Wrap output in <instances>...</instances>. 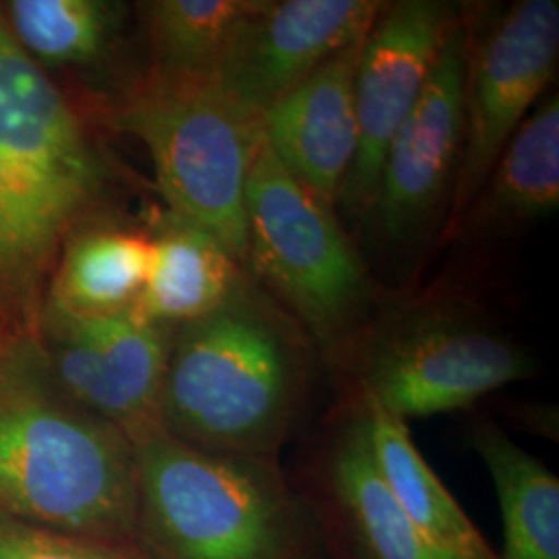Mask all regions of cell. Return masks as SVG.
Wrapping results in <instances>:
<instances>
[{
  "label": "cell",
  "mask_w": 559,
  "mask_h": 559,
  "mask_svg": "<svg viewBox=\"0 0 559 559\" xmlns=\"http://www.w3.org/2000/svg\"><path fill=\"white\" fill-rule=\"evenodd\" d=\"M330 365L344 392L404 423L471 408L537 376V359L516 340L456 309H429L359 334Z\"/></svg>",
  "instance_id": "7"
},
{
  "label": "cell",
  "mask_w": 559,
  "mask_h": 559,
  "mask_svg": "<svg viewBox=\"0 0 559 559\" xmlns=\"http://www.w3.org/2000/svg\"><path fill=\"white\" fill-rule=\"evenodd\" d=\"M558 57L556 0L514 2L480 41L471 40L468 32L464 138L445 233L475 200L501 150L556 78Z\"/></svg>",
  "instance_id": "8"
},
{
  "label": "cell",
  "mask_w": 559,
  "mask_h": 559,
  "mask_svg": "<svg viewBox=\"0 0 559 559\" xmlns=\"http://www.w3.org/2000/svg\"><path fill=\"white\" fill-rule=\"evenodd\" d=\"M120 9L106 0H9L0 4L11 36L46 73L102 59L117 34Z\"/></svg>",
  "instance_id": "21"
},
{
  "label": "cell",
  "mask_w": 559,
  "mask_h": 559,
  "mask_svg": "<svg viewBox=\"0 0 559 559\" xmlns=\"http://www.w3.org/2000/svg\"><path fill=\"white\" fill-rule=\"evenodd\" d=\"M263 133V131H261ZM247 272L302 323L325 359L359 336L369 276L330 203L295 179L261 138L245 185Z\"/></svg>",
  "instance_id": "6"
},
{
  "label": "cell",
  "mask_w": 559,
  "mask_h": 559,
  "mask_svg": "<svg viewBox=\"0 0 559 559\" xmlns=\"http://www.w3.org/2000/svg\"><path fill=\"white\" fill-rule=\"evenodd\" d=\"M380 0H258L214 75L222 92L261 119L325 60L362 40Z\"/></svg>",
  "instance_id": "13"
},
{
  "label": "cell",
  "mask_w": 559,
  "mask_h": 559,
  "mask_svg": "<svg viewBox=\"0 0 559 559\" xmlns=\"http://www.w3.org/2000/svg\"><path fill=\"white\" fill-rule=\"evenodd\" d=\"M117 124L145 145L170 214L212 233L245 265V185L261 120L214 80L147 73L120 102Z\"/></svg>",
  "instance_id": "5"
},
{
  "label": "cell",
  "mask_w": 559,
  "mask_h": 559,
  "mask_svg": "<svg viewBox=\"0 0 559 559\" xmlns=\"http://www.w3.org/2000/svg\"><path fill=\"white\" fill-rule=\"evenodd\" d=\"M152 258V235L83 221L62 242L41 300L73 316L131 311L150 276Z\"/></svg>",
  "instance_id": "17"
},
{
  "label": "cell",
  "mask_w": 559,
  "mask_h": 559,
  "mask_svg": "<svg viewBox=\"0 0 559 559\" xmlns=\"http://www.w3.org/2000/svg\"><path fill=\"white\" fill-rule=\"evenodd\" d=\"M559 207V98L549 94L501 150L448 239H500Z\"/></svg>",
  "instance_id": "15"
},
{
  "label": "cell",
  "mask_w": 559,
  "mask_h": 559,
  "mask_svg": "<svg viewBox=\"0 0 559 559\" xmlns=\"http://www.w3.org/2000/svg\"><path fill=\"white\" fill-rule=\"evenodd\" d=\"M460 20L456 4L402 0L385 2L367 32L355 81L357 156L336 201L346 214H369L385 150L419 100Z\"/></svg>",
  "instance_id": "11"
},
{
  "label": "cell",
  "mask_w": 559,
  "mask_h": 559,
  "mask_svg": "<svg viewBox=\"0 0 559 559\" xmlns=\"http://www.w3.org/2000/svg\"><path fill=\"white\" fill-rule=\"evenodd\" d=\"M173 332L133 313L73 316L40 302L34 334L60 392L127 436L160 423Z\"/></svg>",
  "instance_id": "10"
},
{
  "label": "cell",
  "mask_w": 559,
  "mask_h": 559,
  "mask_svg": "<svg viewBox=\"0 0 559 559\" xmlns=\"http://www.w3.org/2000/svg\"><path fill=\"white\" fill-rule=\"evenodd\" d=\"M357 399L367 415L371 448L381 477L423 539L448 558L500 559L452 491L423 459L408 423L392 417L371 400Z\"/></svg>",
  "instance_id": "18"
},
{
  "label": "cell",
  "mask_w": 559,
  "mask_h": 559,
  "mask_svg": "<svg viewBox=\"0 0 559 559\" xmlns=\"http://www.w3.org/2000/svg\"><path fill=\"white\" fill-rule=\"evenodd\" d=\"M471 448L487 466L503 522L500 559H559V479L496 420L471 427Z\"/></svg>",
  "instance_id": "19"
},
{
  "label": "cell",
  "mask_w": 559,
  "mask_h": 559,
  "mask_svg": "<svg viewBox=\"0 0 559 559\" xmlns=\"http://www.w3.org/2000/svg\"><path fill=\"white\" fill-rule=\"evenodd\" d=\"M362 40L325 60L260 119L284 168L332 207L357 156L355 81Z\"/></svg>",
  "instance_id": "14"
},
{
  "label": "cell",
  "mask_w": 559,
  "mask_h": 559,
  "mask_svg": "<svg viewBox=\"0 0 559 559\" xmlns=\"http://www.w3.org/2000/svg\"><path fill=\"white\" fill-rule=\"evenodd\" d=\"M129 440L145 558L325 559L313 520L276 460L205 452L160 423Z\"/></svg>",
  "instance_id": "4"
},
{
  "label": "cell",
  "mask_w": 559,
  "mask_h": 559,
  "mask_svg": "<svg viewBox=\"0 0 559 559\" xmlns=\"http://www.w3.org/2000/svg\"><path fill=\"white\" fill-rule=\"evenodd\" d=\"M311 376L302 330L247 276L221 309L173 332L158 420L205 452L280 462Z\"/></svg>",
  "instance_id": "2"
},
{
  "label": "cell",
  "mask_w": 559,
  "mask_h": 559,
  "mask_svg": "<svg viewBox=\"0 0 559 559\" xmlns=\"http://www.w3.org/2000/svg\"><path fill=\"white\" fill-rule=\"evenodd\" d=\"M258 0H154L143 17L152 75L214 80L240 23Z\"/></svg>",
  "instance_id": "20"
},
{
  "label": "cell",
  "mask_w": 559,
  "mask_h": 559,
  "mask_svg": "<svg viewBox=\"0 0 559 559\" xmlns=\"http://www.w3.org/2000/svg\"><path fill=\"white\" fill-rule=\"evenodd\" d=\"M0 559H147L138 551L0 514Z\"/></svg>",
  "instance_id": "22"
},
{
  "label": "cell",
  "mask_w": 559,
  "mask_h": 559,
  "mask_svg": "<svg viewBox=\"0 0 559 559\" xmlns=\"http://www.w3.org/2000/svg\"><path fill=\"white\" fill-rule=\"evenodd\" d=\"M325 559H452L423 539L373 456L360 400L344 392L320 443L288 473Z\"/></svg>",
  "instance_id": "9"
},
{
  "label": "cell",
  "mask_w": 559,
  "mask_h": 559,
  "mask_svg": "<svg viewBox=\"0 0 559 559\" xmlns=\"http://www.w3.org/2000/svg\"><path fill=\"white\" fill-rule=\"evenodd\" d=\"M0 514L141 554L133 443L60 392L25 325L0 338Z\"/></svg>",
  "instance_id": "1"
},
{
  "label": "cell",
  "mask_w": 559,
  "mask_h": 559,
  "mask_svg": "<svg viewBox=\"0 0 559 559\" xmlns=\"http://www.w3.org/2000/svg\"><path fill=\"white\" fill-rule=\"evenodd\" d=\"M102 182L80 115L0 11V300L21 325L34 328L60 247Z\"/></svg>",
  "instance_id": "3"
},
{
  "label": "cell",
  "mask_w": 559,
  "mask_h": 559,
  "mask_svg": "<svg viewBox=\"0 0 559 559\" xmlns=\"http://www.w3.org/2000/svg\"><path fill=\"white\" fill-rule=\"evenodd\" d=\"M466 52L468 32L460 20L419 100L385 150L369 207L383 240L402 245L417 239L456 180L464 138Z\"/></svg>",
  "instance_id": "12"
},
{
  "label": "cell",
  "mask_w": 559,
  "mask_h": 559,
  "mask_svg": "<svg viewBox=\"0 0 559 559\" xmlns=\"http://www.w3.org/2000/svg\"><path fill=\"white\" fill-rule=\"evenodd\" d=\"M20 321L15 320V316L9 311V307L0 300V338L4 334H9L13 328H20ZM27 328V325H25Z\"/></svg>",
  "instance_id": "23"
},
{
  "label": "cell",
  "mask_w": 559,
  "mask_h": 559,
  "mask_svg": "<svg viewBox=\"0 0 559 559\" xmlns=\"http://www.w3.org/2000/svg\"><path fill=\"white\" fill-rule=\"evenodd\" d=\"M152 242L150 276L131 311L154 325L177 330L214 313L249 274L212 233L170 212Z\"/></svg>",
  "instance_id": "16"
}]
</instances>
